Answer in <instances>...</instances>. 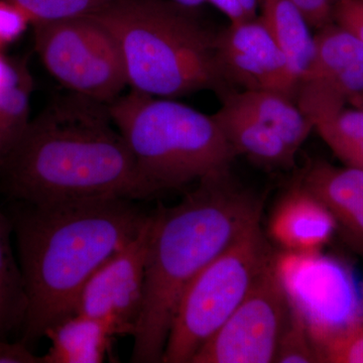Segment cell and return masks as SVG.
<instances>
[{
	"label": "cell",
	"instance_id": "obj_28",
	"mask_svg": "<svg viewBox=\"0 0 363 363\" xmlns=\"http://www.w3.org/2000/svg\"><path fill=\"white\" fill-rule=\"evenodd\" d=\"M0 363H43V357H38L30 346L20 340L9 342L0 338Z\"/></svg>",
	"mask_w": 363,
	"mask_h": 363
},
{
	"label": "cell",
	"instance_id": "obj_10",
	"mask_svg": "<svg viewBox=\"0 0 363 363\" xmlns=\"http://www.w3.org/2000/svg\"><path fill=\"white\" fill-rule=\"evenodd\" d=\"M219 54L234 87L297 95L300 82L259 16L220 30Z\"/></svg>",
	"mask_w": 363,
	"mask_h": 363
},
{
	"label": "cell",
	"instance_id": "obj_18",
	"mask_svg": "<svg viewBox=\"0 0 363 363\" xmlns=\"http://www.w3.org/2000/svg\"><path fill=\"white\" fill-rule=\"evenodd\" d=\"M260 18L286 55L298 82L305 78L314 58L311 26L290 0H257Z\"/></svg>",
	"mask_w": 363,
	"mask_h": 363
},
{
	"label": "cell",
	"instance_id": "obj_13",
	"mask_svg": "<svg viewBox=\"0 0 363 363\" xmlns=\"http://www.w3.org/2000/svg\"><path fill=\"white\" fill-rule=\"evenodd\" d=\"M298 183L329 210L337 227L363 250V169L313 162Z\"/></svg>",
	"mask_w": 363,
	"mask_h": 363
},
{
	"label": "cell",
	"instance_id": "obj_5",
	"mask_svg": "<svg viewBox=\"0 0 363 363\" xmlns=\"http://www.w3.org/2000/svg\"><path fill=\"white\" fill-rule=\"evenodd\" d=\"M108 109L152 198L229 173L238 156L213 114L174 98L130 89Z\"/></svg>",
	"mask_w": 363,
	"mask_h": 363
},
{
	"label": "cell",
	"instance_id": "obj_2",
	"mask_svg": "<svg viewBox=\"0 0 363 363\" xmlns=\"http://www.w3.org/2000/svg\"><path fill=\"white\" fill-rule=\"evenodd\" d=\"M26 296L21 340L28 346L74 314L88 279L140 233L149 214L128 199L33 205L7 214Z\"/></svg>",
	"mask_w": 363,
	"mask_h": 363
},
{
	"label": "cell",
	"instance_id": "obj_7",
	"mask_svg": "<svg viewBox=\"0 0 363 363\" xmlns=\"http://www.w3.org/2000/svg\"><path fill=\"white\" fill-rule=\"evenodd\" d=\"M33 28L40 61L69 92L109 104L128 87L118 45L94 16L40 23Z\"/></svg>",
	"mask_w": 363,
	"mask_h": 363
},
{
	"label": "cell",
	"instance_id": "obj_9",
	"mask_svg": "<svg viewBox=\"0 0 363 363\" xmlns=\"http://www.w3.org/2000/svg\"><path fill=\"white\" fill-rule=\"evenodd\" d=\"M152 213L140 233L104 262L83 286L74 314L96 320L112 335L135 334L142 311Z\"/></svg>",
	"mask_w": 363,
	"mask_h": 363
},
{
	"label": "cell",
	"instance_id": "obj_19",
	"mask_svg": "<svg viewBox=\"0 0 363 363\" xmlns=\"http://www.w3.org/2000/svg\"><path fill=\"white\" fill-rule=\"evenodd\" d=\"M33 79L0 51V168L30 123Z\"/></svg>",
	"mask_w": 363,
	"mask_h": 363
},
{
	"label": "cell",
	"instance_id": "obj_22",
	"mask_svg": "<svg viewBox=\"0 0 363 363\" xmlns=\"http://www.w3.org/2000/svg\"><path fill=\"white\" fill-rule=\"evenodd\" d=\"M320 362L363 363V316L315 344Z\"/></svg>",
	"mask_w": 363,
	"mask_h": 363
},
{
	"label": "cell",
	"instance_id": "obj_23",
	"mask_svg": "<svg viewBox=\"0 0 363 363\" xmlns=\"http://www.w3.org/2000/svg\"><path fill=\"white\" fill-rule=\"evenodd\" d=\"M274 362H320L307 324L303 317L292 308L290 317L279 340Z\"/></svg>",
	"mask_w": 363,
	"mask_h": 363
},
{
	"label": "cell",
	"instance_id": "obj_25",
	"mask_svg": "<svg viewBox=\"0 0 363 363\" xmlns=\"http://www.w3.org/2000/svg\"><path fill=\"white\" fill-rule=\"evenodd\" d=\"M305 16L311 28H319L334 23V9L338 0H290Z\"/></svg>",
	"mask_w": 363,
	"mask_h": 363
},
{
	"label": "cell",
	"instance_id": "obj_15",
	"mask_svg": "<svg viewBox=\"0 0 363 363\" xmlns=\"http://www.w3.org/2000/svg\"><path fill=\"white\" fill-rule=\"evenodd\" d=\"M224 135L238 156L269 169L292 168L294 152L271 128L230 105L222 104L213 114Z\"/></svg>",
	"mask_w": 363,
	"mask_h": 363
},
{
	"label": "cell",
	"instance_id": "obj_17",
	"mask_svg": "<svg viewBox=\"0 0 363 363\" xmlns=\"http://www.w3.org/2000/svg\"><path fill=\"white\" fill-rule=\"evenodd\" d=\"M51 341L43 363H100L111 350L114 336L91 318L73 314L45 333Z\"/></svg>",
	"mask_w": 363,
	"mask_h": 363
},
{
	"label": "cell",
	"instance_id": "obj_12",
	"mask_svg": "<svg viewBox=\"0 0 363 363\" xmlns=\"http://www.w3.org/2000/svg\"><path fill=\"white\" fill-rule=\"evenodd\" d=\"M336 228L329 210L298 183L279 199L269 222L272 240L286 252L301 255L321 252Z\"/></svg>",
	"mask_w": 363,
	"mask_h": 363
},
{
	"label": "cell",
	"instance_id": "obj_4",
	"mask_svg": "<svg viewBox=\"0 0 363 363\" xmlns=\"http://www.w3.org/2000/svg\"><path fill=\"white\" fill-rule=\"evenodd\" d=\"M173 0H118L95 14L116 40L131 90L162 98L238 90L219 54V33Z\"/></svg>",
	"mask_w": 363,
	"mask_h": 363
},
{
	"label": "cell",
	"instance_id": "obj_14",
	"mask_svg": "<svg viewBox=\"0 0 363 363\" xmlns=\"http://www.w3.org/2000/svg\"><path fill=\"white\" fill-rule=\"evenodd\" d=\"M230 105L271 128L297 154L313 125L293 98L272 90H233L220 97Z\"/></svg>",
	"mask_w": 363,
	"mask_h": 363
},
{
	"label": "cell",
	"instance_id": "obj_1",
	"mask_svg": "<svg viewBox=\"0 0 363 363\" xmlns=\"http://www.w3.org/2000/svg\"><path fill=\"white\" fill-rule=\"evenodd\" d=\"M14 202L152 198L108 104L69 93L33 119L0 168Z\"/></svg>",
	"mask_w": 363,
	"mask_h": 363
},
{
	"label": "cell",
	"instance_id": "obj_21",
	"mask_svg": "<svg viewBox=\"0 0 363 363\" xmlns=\"http://www.w3.org/2000/svg\"><path fill=\"white\" fill-rule=\"evenodd\" d=\"M20 7L33 26L101 13L118 0H9Z\"/></svg>",
	"mask_w": 363,
	"mask_h": 363
},
{
	"label": "cell",
	"instance_id": "obj_29",
	"mask_svg": "<svg viewBox=\"0 0 363 363\" xmlns=\"http://www.w3.org/2000/svg\"><path fill=\"white\" fill-rule=\"evenodd\" d=\"M173 1L181 4V6L190 7V9H196V7L200 6L203 2L207 1V0H173Z\"/></svg>",
	"mask_w": 363,
	"mask_h": 363
},
{
	"label": "cell",
	"instance_id": "obj_24",
	"mask_svg": "<svg viewBox=\"0 0 363 363\" xmlns=\"http://www.w3.org/2000/svg\"><path fill=\"white\" fill-rule=\"evenodd\" d=\"M32 25L25 13L9 0H0V51L20 40Z\"/></svg>",
	"mask_w": 363,
	"mask_h": 363
},
{
	"label": "cell",
	"instance_id": "obj_27",
	"mask_svg": "<svg viewBox=\"0 0 363 363\" xmlns=\"http://www.w3.org/2000/svg\"><path fill=\"white\" fill-rule=\"evenodd\" d=\"M221 13L225 14L230 23L257 18L259 11L257 0H207Z\"/></svg>",
	"mask_w": 363,
	"mask_h": 363
},
{
	"label": "cell",
	"instance_id": "obj_11",
	"mask_svg": "<svg viewBox=\"0 0 363 363\" xmlns=\"http://www.w3.org/2000/svg\"><path fill=\"white\" fill-rule=\"evenodd\" d=\"M314 40V58L301 83L344 104L363 107L362 40L335 23L319 28Z\"/></svg>",
	"mask_w": 363,
	"mask_h": 363
},
{
	"label": "cell",
	"instance_id": "obj_26",
	"mask_svg": "<svg viewBox=\"0 0 363 363\" xmlns=\"http://www.w3.org/2000/svg\"><path fill=\"white\" fill-rule=\"evenodd\" d=\"M334 23L363 42V0H338L334 9Z\"/></svg>",
	"mask_w": 363,
	"mask_h": 363
},
{
	"label": "cell",
	"instance_id": "obj_16",
	"mask_svg": "<svg viewBox=\"0 0 363 363\" xmlns=\"http://www.w3.org/2000/svg\"><path fill=\"white\" fill-rule=\"evenodd\" d=\"M298 106L345 166L363 169V107L312 100L298 101Z\"/></svg>",
	"mask_w": 363,
	"mask_h": 363
},
{
	"label": "cell",
	"instance_id": "obj_8",
	"mask_svg": "<svg viewBox=\"0 0 363 363\" xmlns=\"http://www.w3.org/2000/svg\"><path fill=\"white\" fill-rule=\"evenodd\" d=\"M291 314L274 257L238 309L191 363H271Z\"/></svg>",
	"mask_w": 363,
	"mask_h": 363
},
{
	"label": "cell",
	"instance_id": "obj_30",
	"mask_svg": "<svg viewBox=\"0 0 363 363\" xmlns=\"http://www.w3.org/2000/svg\"><path fill=\"white\" fill-rule=\"evenodd\" d=\"M362 297H363V284H362Z\"/></svg>",
	"mask_w": 363,
	"mask_h": 363
},
{
	"label": "cell",
	"instance_id": "obj_3",
	"mask_svg": "<svg viewBox=\"0 0 363 363\" xmlns=\"http://www.w3.org/2000/svg\"><path fill=\"white\" fill-rule=\"evenodd\" d=\"M262 204L229 172L200 181L178 205L152 213L131 362H162L182 295L203 269L260 218Z\"/></svg>",
	"mask_w": 363,
	"mask_h": 363
},
{
	"label": "cell",
	"instance_id": "obj_20",
	"mask_svg": "<svg viewBox=\"0 0 363 363\" xmlns=\"http://www.w3.org/2000/svg\"><path fill=\"white\" fill-rule=\"evenodd\" d=\"M13 230L7 214L0 211V338L23 329L26 313L25 284L14 257Z\"/></svg>",
	"mask_w": 363,
	"mask_h": 363
},
{
	"label": "cell",
	"instance_id": "obj_6",
	"mask_svg": "<svg viewBox=\"0 0 363 363\" xmlns=\"http://www.w3.org/2000/svg\"><path fill=\"white\" fill-rule=\"evenodd\" d=\"M260 218L215 257L179 301L162 363H191L196 353L238 309L274 259Z\"/></svg>",
	"mask_w": 363,
	"mask_h": 363
}]
</instances>
